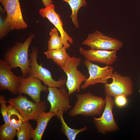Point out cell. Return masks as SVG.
<instances>
[{"instance_id": "9c48e42d", "label": "cell", "mask_w": 140, "mask_h": 140, "mask_svg": "<svg viewBox=\"0 0 140 140\" xmlns=\"http://www.w3.org/2000/svg\"><path fill=\"white\" fill-rule=\"evenodd\" d=\"M19 82L18 93H23L30 96L36 102L41 101L40 94L41 92H48V87L43 84L39 79L28 75L26 77L18 76Z\"/></svg>"}, {"instance_id": "83f0119b", "label": "cell", "mask_w": 140, "mask_h": 140, "mask_svg": "<svg viewBox=\"0 0 140 140\" xmlns=\"http://www.w3.org/2000/svg\"><path fill=\"white\" fill-rule=\"evenodd\" d=\"M139 93H140V90H139Z\"/></svg>"}, {"instance_id": "ac0fdd59", "label": "cell", "mask_w": 140, "mask_h": 140, "mask_svg": "<svg viewBox=\"0 0 140 140\" xmlns=\"http://www.w3.org/2000/svg\"><path fill=\"white\" fill-rule=\"evenodd\" d=\"M66 48L63 46L61 48L53 50H48L44 54L47 58L52 59L58 66H63L70 55L67 53Z\"/></svg>"}, {"instance_id": "484cf974", "label": "cell", "mask_w": 140, "mask_h": 140, "mask_svg": "<svg viewBox=\"0 0 140 140\" xmlns=\"http://www.w3.org/2000/svg\"><path fill=\"white\" fill-rule=\"evenodd\" d=\"M127 97L124 95H119L116 96L114 98L115 104L119 107L125 106L127 102Z\"/></svg>"}, {"instance_id": "cb8c5ba5", "label": "cell", "mask_w": 140, "mask_h": 140, "mask_svg": "<svg viewBox=\"0 0 140 140\" xmlns=\"http://www.w3.org/2000/svg\"><path fill=\"white\" fill-rule=\"evenodd\" d=\"M0 39L1 40L12 30L6 22V16L4 15L6 12L4 9L0 6Z\"/></svg>"}, {"instance_id": "4316f807", "label": "cell", "mask_w": 140, "mask_h": 140, "mask_svg": "<svg viewBox=\"0 0 140 140\" xmlns=\"http://www.w3.org/2000/svg\"><path fill=\"white\" fill-rule=\"evenodd\" d=\"M45 7H46L53 3L52 0H41Z\"/></svg>"}, {"instance_id": "d4e9b609", "label": "cell", "mask_w": 140, "mask_h": 140, "mask_svg": "<svg viewBox=\"0 0 140 140\" xmlns=\"http://www.w3.org/2000/svg\"><path fill=\"white\" fill-rule=\"evenodd\" d=\"M5 98L3 95H0V103L1 105V113L3 117L4 124H9V121L7 112V106Z\"/></svg>"}, {"instance_id": "6da1fadb", "label": "cell", "mask_w": 140, "mask_h": 140, "mask_svg": "<svg viewBox=\"0 0 140 140\" xmlns=\"http://www.w3.org/2000/svg\"><path fill=\"white\" fill-rule=\"evenodd\" d=\"M35 37L31 34L23 41H17L14 45L8 48L4 54L3 59L12 69L20 68L22 76L26 77L30 69L31 60L28 55L29 48Z\"/></svg>"}, {"instance_id": "9a60e30c", "label": "cell", "mask_w": 140, "mask_h": 140, "mask_svg": "<svg viewBox=\"0 0 140 140\" xmlns=\"http://www.w3.org/2000/svg\"><path fill=\"white\" fill-rule=\"evenodd\" d=\"M80 53L86 60L90 62H98L107 65H112L118 58L116 51L90 49L86 50L82 47L79 49Z\"/></svg>"}, {"instance_id": "8fae6325", "label": "cell", "mask_w": 140, "mask_h": 140, "mask_svg": "<svg viewBox=\"0 0 140 140\" xmlns=\"http://www.w3.org/2000/svg\"><path fill=\"white\" fill-rule=\"evenodd\" d=\"M6 13V21L12 30L26 28L23 17L19 0H0Z\"/></svg>"}, {"instance_id": "7a4b0ae2", "label": "cell", "mask_w": 140, "mask_h": 140, "mask_svg": "<svg viewBox=\"0 0 140 140\" xmlns=\"http://www.w3.org/2000/svg\"><path fill=\"white\" fill-rule=\"evenodd\" d=\"M76 98L74 107L69 113V116L92 117L102 114L106 104L105 99L88 92L77 94Z\"/></svg>"}, {"instance_id": "5b68a950", "label": "cell", "mask_w": 140, "mask_h": 140, "mask_svg": "<svg viewBox=\"0 0 140 140\" xmlns=\"http://www.w3.org/2000/svg\"><path fill=\"white\" fill-rule=\"evenodd\" d=\"M38 53V50L36 47L32 48L31 52L29 55L31 62L28 75L39 79L48 87H64L66 81L65 79L60 78L57 81L54 80L50 71L44 67L41 63L38 64L37 59Z\"/></svg>"}, {"instance_id": "e0dca14e", "label": "cell", "mask_w": 140, "mask_h": 140, "mask_svg": "<svg viewBox=\"0 0 140 140\" xmlns=\"http://www.w3.org/2000/svg\"><path fill=\"white\" fill-rule=\"evenodd\" d=\"M64 113L61 110L59 111L56 115L60 120L61 124V131L68 140H74L79 133L86 131L87 127L85 126L82 128L77 129L71 128L68 125L64 119L63 116Z\"/></svg>"}, {"instance_id": "603a6c76", "label": "cell", "mask_w": 140, "mask_h": 140, "mask_svg": "<svg viewBox=\"0 0 140 140\" xmlns=\"http://www.w3.org/2000/svg\"><path fill=\"white\" fill-rule=\"evenodd\" d=\"M17 130L9 124L0 127V140H13L17 135Z\"/></svg>"}, {"instance_id": "ba28073f", "label": "cell", "mask_w": 140, "mask_h": 140, "mask_svg": "<svg viewBox=\"0 0 140 140\" xmlns=\"http://www.w3.org/2000/svg\"><path fill=\"white\" fill-rule=\"evenodd\" d=\"M83 63L88 69L89 76L81 85V89H85L88 87L98 83L105 84L108 79L112 78L114 69L111 66L107 65L101 67L86 60Z\"/></svg>"}, {"instance_id": "5bb4252c", "label": "cell", "mask_w": 140, "mask_h": 140, "mask_svg": "<svg viewBox=\"0 0 140 140\" xmlns=\"http://www.w3.org/2000/svg\"><path fill=\"white\" fill-rule=\"evenodd\" d=\"M12 68L3 59L0 60V91L8 90L11 93H18L19 82V76L15 75Z\"/></svg>"}, {"instance_id": "7c38bea8", "label": "cell", "mask_w": 140, "mask_h": 140, "mask_svg": "<svg viewBox=\"0 0 140 140\" xmlns=\"http://www.w3.org/2000/svg\"><path fill=\"white\" fill-rule=\"evenodd\" d=\"M47 100L50 105L49 111L57 113L61 110L67 112L72 106L70 104L69 96L64 87L61 88L48 87Z\"/></svg>"}, {"instance_id": "3957f363", "label": "cell", "mask_w": 140, "mask_h": 140, "mask_svg": "<svg viewBox=\"0 0 140 140\" xmlns=\"http://www.w3.org/2000/svg\"><path fill=\"white\" fill-rule=\"evenodd\" d=\"M6 102L19 112L24 121L32 120L36 121L41 113L45 111L47 109L45 101L34 102L22 94L16 97L10 98Z\"/></svg>"}, {"instance_id": "ffe728a7", "label": "cell", "mask_w": 140, "mask_h": 140, "mask_svg": "<svg viewBox=\"0 0 140 140\" xmlns=\"http://www.w3.org/2000/svg\"><path fill=\"white\" fill-rule=\"evenodd\" d=\"M67 3L71 8L72 13L70 17L73 23L76 28L79 27L77 20V14L78 10L81 7L87 5L85 0H61Z\"/></svg>"}, {"instance_id": "d6986e66", "label": "cell", "mask_w": 140, "mask_h": 140, "mask_svg": "<svg viewBox=\"0 0 140 140\" xmlns=\"http://www.w3.org/2000/svg\"><path fill=\"white\" fill-rule=\"evenodd\" d=\"M7 109L9 124L17 130L24 122V119L19 112L11 104L7 106Z\"/></svg>"}, {"instance_id": "4fadbf2b", "label": "cell", "mask_w": 140, "mask_h": 140, "mask_svg": "<svg viewBox=\"0 0 140 140\" xmlns=\"http://www.w3.org/2000/svg\"><path fill=\"white\" fill-rule=\"evenodd\" d=\"M55 9V6L52 3L44 8L40 9L39 13L42 17L47 18L57 29L60 34L63 46L68 49L70 44H73V40L64 30L60 16L56 12Z\"/></svg>"}, {"instance_id": "52a82bcc", "label": "cell", "mask_w": 140, "mask_h": 140, "mask_svg": "<svg viewBox=\"0 0 140 140\" xmlns=\"http://www.w3.org/2000/svg\"><path fill=\"white\" fill-rule=\"evenodd\" d=\"M90 49L117 51L122 47V43L115 38L105 35L99 31L89 34L82 43Z\"/></svg>"}, {"instance_id": "44dd1931", "label": "cell", "mask_w": 140, "mask_h": 140, "mask_svg": "<svg viewBox=\"0 0 140 140\" xmlns=\"http://www.w3.org/2000/svg\"><path fill=\"white\" fill-rule=\"evenodd\" d=\"M34 130L29 121H24L17 130V136L18 140H30L32 139Z\"/></svg>"}, {"instance_id": "30bf717a", "label": "cell", "mask_w": 140, "mask_h": 140, "mask_svg": "<svg viewBox=\"0 0 140 140\" xmlns=\"http://www.w3.org/2000/svg\"><path fill=\"white\" fill-rule=\"evenodd\" d=\"M112 78L111 83L104 84V92L106 95L115 98L119 95H124L127 96L132 94L133 85L130 77L121 75L114 71Z\"/></svg>"}, {"instance_id": "277c9868", "label": "cell", "mask_w": 140, "mask_h": 140, "mask_svg": "<svg viewBox=\"0 0 140 140\" xmlns=\"http://www.w3.org/2000/svg\"><path fill=\"white\" fill-rule=\"evenodd\" d=\"M81 62L80 58L71 57L70 56L65 64L60 67L67 75L65 85L70 95L76 92H79L82 84L87 78L78 69L77 67L80 65Z\"/></svg>"}, {"instance_id": "2e32d148", "label": "cell", "mask_w": 140, "mask_h": 140, "mask_svg": "<svg viewBox=\"0 0 140 140\" xmlns=\"http://www.w3.org/2000/svg\"><path fill=\"white\" fill-rule=\"evenodd\" d=\"M57 113L49 111L42 112L36 120L37 124L34 129L32 135L33 140H41L48 123L53 116H56Z\"/></svg>"}, {"instance_id": "7402d4cb", "label": "cell", "mask_w": 140, "mask_h": 140, "mask_svg": "<svg viewBox=\"0 0 140 140\" xmlns=\"http://www.w3.org/2000/svg\"><path fill=\"white\" fill-rule=\"evenodd\" d=\"M49 34L50 38L48 42V50L59 49L63 46L61 38L59 36L58 30L56 28L52 29Z\"/></svg>"}, {"instance_id": "8992f818", "label": "cell", "mask_w": 140, "mask_h": 140, "mask_svg": "<svg viewBox=\"0 0 140 140\" xmlns=\"http://www.w3.org/2000/svg\"><path fill=\"white\" fill-rule=\"evenodd\" d=\"M105 100V106L101 116L99 117H95L93 118L97 131L103 134L116 131L119 129L113 115V110L114 103L112 96L107 95Z\"/></svg>"}]
</instances>
